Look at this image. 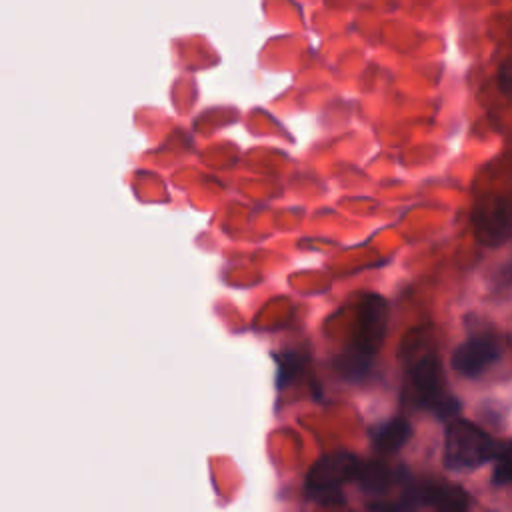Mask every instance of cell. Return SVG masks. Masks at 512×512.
Returning <instances> with one entry per match:
<instances>
[{
  "label": "cell",
  "instance_id": "5b68a950",
  "mask_svg": "<svg viewBox=\"0 0 512 512\" xmlns=\"http://www.w3.org/2000/svg\"><path fill=\"white\" fill-rule=\"evenodd\" d=\"M400 510L408 508H434L444 512H460L470 506V496L464 488L456 484L442 482H410L404 490Z\"/></svg>",
  "mask_w": 512,
  "mask_h": 512
},
{
  "label": "cell",
  "instance_id": "7a4b0ae2",
  "mask_svg": "<svg viewBox=\"0 0 512 512\" xmlns=\"http://www.w3.org/2000/svg\"><path fill=\"white\" fill-rule=\"evenodd\" d=\"M498 444L500 442H496L478 424L464 418H454L448 422L444 432L442 464L452 472L480 468L482 464L494 460Z\"/></svg>",
  "mask_w": 512,
  "mask_h": 512
},
{
  "label": "cell",
  "instance_id": "6da1fadb",
  "mask_svg": "<svg viewBox=\"0 0 512 512\" xmlns=\"http://www.w3.org/2000/svg\"><path fill=\"white\" fill-rule=\"evenodd\" d=\"M430 336L410 332L404 338L400 356L408 374V388L416 406L434 412L438 418L456 416L460 410L458 398L452 396L446 388L444 370L438 354L428 346Z\"/></svg>",
  "mask_w": 512,
  "mask_h": 512
},
{
  "label": "cell",
  "instance_id": "52a82bcc",
  "mask_svg": "<svg viewBox=\"0 0 512 512\" xmlns=\"http://www.w3.org/2000/svg\"><path fill=\"white\" fill-rule=\"evenodd\" d=\"M502 352L504 350L498 338L490 334H478L456 346L450 356V364L458 374L466 378H476L492 364H496L502 358Z\"/></svg>",
  "mask_w": 512,
  "mask_h": 512
},
{
  "label": "cell",
  "instance_id": "5bb4252c",
  "mask_svg": "<svg viewBox=\"0 0 512 512\" xmlns=\"http://www.w3.org/2000/svg\"><path fill=\"white\" fill-rule=\"evenodd\" d=\"M502 278H504V282H506L508 286H512V260L508 262V266H504V270H502Z\"/></svg>",
  "mask_w": 512,
  "mask_h": 512
},
{
  "label": "cell",
  "instance_id": "8992f818",
  "mask_svg": "<svg viewBox=\"0 0 512 512\" xmlns=\"http://www.w3.org/2000/svg\"><path fill=\"white\" fill-rule=\"evenodd\" d=\"M386 328H388V302L378 294H368L358 306L352 350L374 356L386 336Z\"/></svg>",
  "mask_w": 512,
  "mask_h": 512
},
{
  "label": "cell",
  "instance_id": "9c48e42d",
  "mask_svg": "<svg viewBox=\"0 0 512 512\" xmlns=\"http://www.w3.org/2000/svg\"><path fill=\"white\" fill-rule=\"evenodd\" d=\"M394 480H396V472L380 460L362 462L358 476H356V482L360 484V488L366 494H374V496L384 494L392 486Z\"/></svg>",
  "mask_w": 512,
  "mask_h": 512
},
{
  "label": "cell",
  "instance_id": "4fadbf2b",
  "mask_svg": "<svg viewBox=\"0 0 512 512\" xmlns=\"http://www.w3.org/2000/svg\"><path fill=\"white\" fill-rule=\"evenodd\" d=\"M498 82H500L502 94L512 100V58H508L506 62H502L500 74H498Z\"/></svg>",
  "mask_w": 512,
  "mask_h": 512
},
{
  "label": "cell",
  "instance_id": "7c38bea8",
  "mask_svg": "<svg viewBox=\"0 0 512 512\" xmlns=\"http://www.w3.org/2000/svg\"><path fill=\"white\" fill-rule=\"evenodd\" d=\"M494 472H492V482L496 486H508L512 484V440L500 442L498 452L494 456Z\"/></svg>",
  "mask_w": 512,
  "mask_h": 512
},
{
  "label": "cell",
  "instance_id": "8fae6325",
  "mask_svg": "<svg viewBox=\"0 0 512 512\" xmlns=\"http://www.w3.org/2000/svg\"><path fill=\"white\" fill-rule=\"evenodd\" d=\"M278 362V388L290 386L304 370V358L298 356L296 352H284L282 356H276Z\"/></svg>",
  "mask_w": 512,
  "mask_h": 512
},
{
  "label": "cell",
  "instance_id": "ba28073f",
  "mask_svg": "<svg viewBox=\"0 0 512 512\" xmlns=\"http://www.w3.org/2000/svg\"><path fill=\"white\" fill-rule=\"evenodd\" d=\"M410 436H412V426L406 418H400V416L390 418L370 430L372 446L384 454L398 452L410 440Z\"/></svg>",
  "mask_w": 512,
  "mask_h": 512
},
{
  "label": "cell",
  "instance_id": "3957f363",
  "mask_svg": "<svg viewBox=\"0 0 512 512\" xmlns=\"http://www.w3.org/2000/svg\"><path fill=\"white\" fill-rule=\"evenodd\" d=\"M360 458L348 450H336L318 458L306 474V496L322 506L344 504L340 486L356 480Z\"/></svg>",
  "mask_w": 512,
  "mask_h": 512
},
{
  "label": "cell",
  "instance_id": "277c9868",
  "mask_svg": "<svg viewBox=\"0 0 512 512\" xmlns=\"http://www.w3.org/2000/svg\"><path fill=\"white\" fill-rule=\"evenodd\" d=\"M472 230L478 242L500 246L512 238V190L488 192L472 210Z\"/></svg>",
  "mask_w": 512,
  "mask_h": 512
},
{
  "label": "cell",
  "instance_id": "30bf717a",
  "mask_svg": "<svg viewBox=\"0 0 512 512\" xmlns=\"http://www.w3.org/2000/svg\"><path fill=\"white\" fill-rule=\"evenodd\" d=\"M370 358L368 354H362V352H344L340 354L336 360H334V366L336 370L346 378V380H358L362 378L368 370H370Z\"/></svg>",
  "mask_w": 512,
  "mask_h": 512
}]
</instances>
